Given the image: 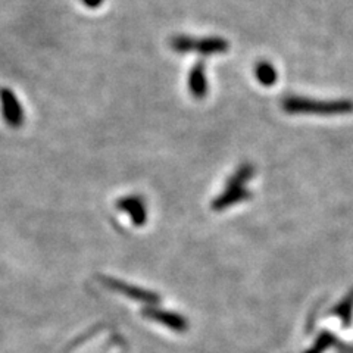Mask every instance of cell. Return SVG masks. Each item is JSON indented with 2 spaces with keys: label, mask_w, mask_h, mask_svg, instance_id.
Returning <instances> with one entry per match:
<instances>
[{
  "label": "cell",
  "mask_w": 353,
  "mask_h": 353,
  "mask_svg": "<svg viewBox=\"0 0 353 353\" xmlns=\"http://www.w3.org/2000/svg\"><path fill=\"white\" fill-rule=\"evenodd\" d=\"M283 109L287 114H318V115H337L347 114L353 110V103L347 101L323 102L303 97H285Z\"/></svg>",
  "instance_id": "cell-1"
},
{
  "label": "cell",
  "mask_w": 353,
  "mask_h": 353,
  "mask_svg": "<svg viewBox=\"0 0 353 353\" xmlns=\"http://www.w3.org/2000/svg\"><path fill=\"white\" fill-rule=\"evenodd\" d=\"M228 48V41L221 37L193 39L189 36H175L171 39V49L176 53L196 52L201 54H216L225 53Z\"/></svg>",
  "instance_id": "cell-2"
},
{
  "label": "cell",
  "mask_w": 353,
  "mask_h": 353,
  "mask_svg": "<svg viewBox=\"0 0 353 353\" xmlns=\"http://www.w3.org/2000/svg\"><path fill=\"white\" fill-rule=\"evenodd\" d=\"M189 88L196 99H203L208 94V80L205 72V63H196L189 75Z\"/></svg>",
  "instance_id": "cell-3"
},
{
  "label": "cell",
  "mask_w": 353,
  "mask_h": 353,
  "mask_svg": "<svg viewBox=\"0 0 353 353\" xmlns=\"http://www.w3.org/2000/svg\"><path fill=\"white\" fill-rule=\"evenodd\" d=\"M3 105H5V117L9 121V124L19 125L22 123V110L14 93L5 92Z\"/></svg>",
  "instance_id": "cell-4"
},
{
  "label": "cell",
  "mask_w": 353,
  "mask_h": 353,
  "mask_svg": "<svg viewBox=\"0 0 353 353\" xmlns=\"http://www.w3.org/2000/svg\"><path fill=\"white\" fill-rule=\"evenodd\" d=\"M255 77H256V80L265 87L274 85L275 83H277V79H279L277 71H275L274 65L267 62V61H262V62L256 63Z\"/></svg>",
  "instance_id": "cell-5"
},
{
  "label": "cell",
  "mask_w": 353,
  "mask_h": 353,
  "mask_svg": "<svg viewBox=\"0 0 353 353\" xmlns=\"http://www.w3.org/2000/svg\"><path fill=\"white\" fill-rule=\"evenodd\" d=\"M83 5H85L87 8H99L105 0H81Z\"/></svg>",
  "instance_id": "cell-6"
}]
</instances>
